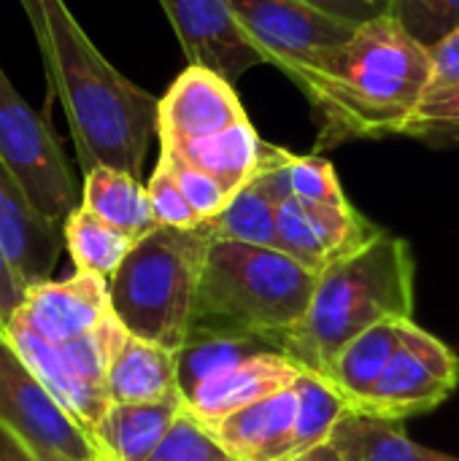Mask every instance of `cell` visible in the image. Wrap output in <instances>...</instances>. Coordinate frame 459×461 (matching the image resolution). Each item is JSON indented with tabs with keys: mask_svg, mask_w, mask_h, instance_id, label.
I'll use <instances>...</instances> for the list:
<instances>
[{
	"mask_svg": "<svg viewBox=\"0 0 459 461\" xmlns=\"http://www.w3.org/2000/svg\"><path fill=\"white\" fill-rule=\"evenodd\" d=\"M81 205L122 230L133 240H141L157 230V219L149 203V192L141 178L116 167H92L81 181Z\"/></svg>",
	"mask_w": 459,
	"mask_h": 461,
	"instance_id": "obj_21",
	"label": "cell"
},
{
	"mask_svg": "<svg viewBox=\"0 0 459 461\" xmlns=\"http://www.w3.org/2000/svg\"><path fill=\"white\" fill-rule=\"evenodd\" d=\"M387 319H414V254L403 238L381 230L319 273L303 321L276 340V351L327 375L349 340Z\"/></svg>",
	"mask_w": 459,
	"mask_h": 461,
	"instance_id": "obj_3",
	"label": "cell"
},
{
	"mask_svg": "<svg viewBox=\"0 0 459 461\" xmlns=\"http://www.w3.org/2000/svg\"><path fill=\"white\" fill-rule=\"evenodd\" d=\"M189 65L208 68L235 84L246 70L265 65L241 30L227 0H160Z\"/></svg>",
	"mask_w": 459,
	"mask_h": 461,
	"instance_id": "obj_9",
	"label": "cell"
},
{
	"mask_svg": "<svg viewBox=\"0 0 459 461\" xmlns=\"http://www.w3.org/2000/svg\"><path fill=\"white\" fill-rule=\"evenodd\" d=\"M0 424L38 461H106L92 432L81 427L32 375L0 327Z\"/></svg>",
	"mask_w": 459,
	"mask_h": 461,
	"instance_id": "obj_7",
	"label": "cell"
},
{
	"mask_svg": "<svg viewBox=\"0 0 459 461\" xmlns=\"http://www.w3.org/2000/svg\"><path fill=\"white\" fill-rule=\"evenodd\" d=\"M160 146L176 151L197 170L214 176L230 194L243 189L257 176L265 154V140L257 135L249 119L208 138H197L187 143H160Z\"/></svg>",
	"mask_w": 459,
	"mask_h": 461,
	"instance_id": "obj_20",
	"label": "cell"
},
{
	"mask_svg": "<svg viewBox=\"0 0 459 461\" xmlns=\"http://www.w3.org/2000/svg\"><path fill=\"white\" fill-rule=\"evenodd\" d=\"M403 346L411 354H417L441 381H446L449 386L457 389L459 359L457 354L444 340H438L436 335H430L427 330H422L414 319H406L403 321Z\"/></svg>",
	"mask_w": 459,
	"mask_h": 461,
	"instance_id": "obj_34",
	"label": "cell"
},
{
	"mask_svg": "<svg viewBox=\"0 0 459 461\" xmlns=\"http://www.w3.org/2000/svg\"><path fill=\"white\" fill-rule=\"evenodd\" d=\"M430 57H433V81L427 95L459 84V27H454L438 46L430 49Z\"/></svg>",
	"mask_w": 459,
	"mask_h": 461,
	"instance_id": "obj_35",
	"label": "cell"
},
{
	"mask_svg": "<svg viewBox=\"0 0 459 461\" xmlns=\"http://www.w3.org/2000/svg\"><path fill=\"white\" fill-rule=\"evenodd\" d=\"M319 273L281 249L211 240L192 327L276 340L292 332L317 292Z\"/></svg>",
	"mask_w": 459,
	"mask_h": 461,
	"instance_id": "obj_4",
	"label": "cell"
},
{
	"mask_svg": "<svg viewBox=\"0 0 459 461\" xmlns=\"http://www.w3.org/2000/svg\"><path fill=\"white\" fill-rule=\"evenodd\" d=\"M298 394V421L292 435V459L327 443L338 421L349 413V402L344 394L314 370H303L295 381Z\"/></svg>",
	"mask_w": 459,
	"mask_h": 461,
	"instance_id": "obj_27",
	"label": "cell"
},
{
	"mask_svg": "<svg viewBox=\"0 0 459 461\" xmlns=\"http://www.w3.org/2000/svg\"><path fill=\"white\" fill-rule=\"evenodd\" d=\"M0 461H38L35 454L11 432L0 424Z\"/></svg>",
	"mask_w": 459,
	"mask_h": 461,
	"instance_id": "obj_38",
	"label": "cell"
},
{
	"mask_svg": "<svg viewBox=\"0 0 459 461\" xmlns=\"http://www.w3.org/2000/svg\"><path fill=\"white\" fill-rule=\"evenodd\" d=\"M81 173L116 167L141 178L160 130V100L124 78L89 41L65 0H22Z\"/></svg>",
	"mask_w": 459,
	"mask_h": 461,
	"instance_id": "obj_1",
	"label": "cell"
},
{
	"mask_svg": "<svg viewBox=\"0 0 459 461\" xmlns=\"http://www.w3.org/2000/svg\"><path fill=\"white\" fill-rule=\"evenodd\" d=\"M403 135L422 140H459V84L425 95L406 122Z\"/></svg>",
	"mask_w": 459,
	"mask_h": 461,
	"instance_id": "obj_31",
	"label": "cell"
},
{
	"mask_svg": "<svg viewBox=\"0 0 459 461\" xmlns=\"http://www.w3.org/2000/svg\"><path fill=\"white\" fill-rule=\"evenodd\" d=\"M271 348L273 346L262 338L227 332V330H211V327H192L187 343L176 351L181 397L187 400L208 378Z\"/></svg>",
	"mask_w": 459,
	"mask_h": 461,
	"instance_id": "obj_24",
	"label": "cell"
},
{
	"mask_svg": "<svg viewBox=\"0 0 459 461\" xmlns=\"http://www.w3.org/2000/svg\"><path fill=\"white\" fill-rule=\"evenodd\" d=\"M298 421L295 389L260 400L208 427L222 448L238 461H289Z\"/></svg>",
	"mask_w": 459,
	"mask_h": 461,
	"instance_id": "obj_16",
	"label": "cell"
},
{
	"mask_svg": "<svg viewBox=\"0 0 459 461\" xmlns=\"http://www.w3.org/2000/svg\"><path fill=\"white\" fill-rule=\"evenodd\" d=\"M160 159L173 170V176H176V181H179L184 197L189 200V205L195 208V213H197L203 221L219 216V213L227 208V203L233 200V194H230L214 176L197 170L195 165H189L187 159H181L176 151L160 149Z\"/></svg>",
	"mask_w": 459,
	"mask_h": 461,
	"instance_id": "obj_32",
	"label": "cell"
},
{
	"mask_svg": "<svg viewBox=\"0 0 459 461\" xmlns=\"http://www.w3.org/2000/svg\"><path fill=\"white\" fill-rule=\"evenodd\" d=\"M387 14L427 49L459 27V0H390Z\"/></svg>",
	"mask_w": 459,
	"mask_h": 461,
	"instance_id": "obj_28",
	"label": "cell"
},
{
	"mask_svg": "<svg viewBox=\"0 0 459 461\" xmlns=\"http://www.w3.org/2000/svg\"><path fill=\"white\" fill-rule=\"evenodd\" d=\"M241 30L265 65L279 68L292 81L322 51L346 43L357 24L330 16L298 0H227Z\"/></svg>",
	"mask_w": 459,
	"mask_h": 461,
	"instance_id": "obj_8",
	"label": "cell"
},
{
	"mask_svg": "<svg viewBox=\"0 0 459 461\" xmlns=\"http://www.w3.org/2000/svg\"><path fill=\"white\" fill-rule=\"evenodd\" d=\"M146 192H149V203L154 211V219L160 227H176V230H195L203 224V219L195 213V208L189 205V200L184 197L173 170L160 159L154 173L146 181Z\"/></svg>",
	"mask_w": 459,
	"mask_h": 461,
	"instance_id": "obj_33",
	"label": "cell"
},
{
	"mask_svg": "<svg viewBox=\"0 0 459 461\" xmlns=\"http://www.w3.org/2000/svg\"><path fill=\"white\" fill-rule=\"evenodd\" d=\"M276 227L281 251L314 273H322L327 265L363 249L381 232L352 203L319 205L295 197L276 205Z\"/></svg>",
	"mask_w": 459,
	"mask_h": 461,
	"instance_id": "obj_10",
	"label": "cell"
},
{
	"mask_svg": "<svg viewBox=\"0 0 459 461\" xmlns=\"http://www.w3.org/2000/svg\"><path fill=\"white\" fill-rule=\"evenodd\" d=\"M24 297H27V286L22 284V278L16 276L0 246V327L3 330H8V324L16 319V313L24 305Z\"/></svg>",
	"mask_w": 459,
	"mask_h": 461,
	"instance_id": "obj_36",
	"label": "cell"
},
{
	"mask_svg": "<svg viewBox=\"0 0 459 461\" xmlns=\"http://www.w3.org/2000/svg\"><path fill=\"white\" fill-rule=\"evenodd\" d=\"M289 186H292V197L300 203H319V205L349 203L335 176V167L319 154L289 157Z\"/></svg>",
	"mask_w": 459,
	"mask_h": 461,
	"instance_id": "obj_30",
	"label": "cell"
},
{
	"mask_svg": "<svg viewBox=\"0 0 459 461\" xmlns=\"http://www.w3.org/2000/svg\"><path fill=\"white\" fill-rule=\"evenodd\" d=\"M454 386L441 381L417 354H411L403 343L395 351L392 362L376 381V386L352 408L357 413L387 419V421H406L411 416L436 411L449 400Z\"/></svg>",
	"mask_w": 459,
	"mask_h": 461,
	"instance_id": "obj_17",
	"label": "cell"
},
{
	"mask_svg": "<svg viewBox=\"0 0 459 461\" xmlns=\"http://www.w3.org/2000/svg\"><path fill=\"white\" fill-rule=\"evenodd\" d=\"M246 111L227 78L189 65L160 97V143H187L246 122Z\"/></svg>",
	"mask_w": 459,
	"mask_h": 461,
	"instance_id": "obj_12",
	"label": "cell"
},
{
	"mask_svg": "<svg viewBox=\"0 0 459 461\" xmlns=\"http://www.w3.org/2000/svg\"><path fill=\"white\" fill-rule=\"evenodd\" d=\"M106 389L111 402H157L181 394L176 354L124 332L111 354Z\"/></svg>",
	"mask_w": 459,
	"mask_h": 461,
	"instance_id": "obj_19",
	"label": "cell"
},
{
	"mask_svg": "<svg viewBox=\"0 0 459 461\" xmlns=\"http://www.w3.org/2000/svg\"><path fill=\"white\" fill-rule=\"evenodd\" d=\"M289 461H344V456L327 440V443H322V446H317V448H311V451H306V454H300V456H295V459Z\"/></svg>",
	"mask_w": 459,
	"mask_h": 461,
	"instance_id": "obj_39",
	"label": "cell"
},
{
	"mask_svg": "<svg viewBox=\"0 0 459 461\" xmlns=\"http://www.w3.org/2000/svg\"><path fill=\"white\" fill-rule=\"evenodd\" d=\"M16 319L49 343H68L97 332L114 319L108 281L73 270L27 289Z\"/></svg>",
	"mask_w": 459,
	"mask_h": 461,
	"instance_id": "obj_11",
	"label": "cell"
},
{
	"mask_svg": "<svg viewBox=\"0 0 459 461\" xmlns=\"http://www.w3.org/2000/svg\"><path fill=\"white\" fill-rule=\"evenodd\" d=\"M203 230L208 232L211 240L281 249L276 227V203L262 192V186L254 178L233 194V200L219 216L203 221Z\"/></svg>",
	"mask_w": 459,
	"mask_h": 461,
	"instance_id": "obj_26",
	"label": "cell"
},
{
	"mask_svg": "<svg viewBox=\"0 0 459 461\" xmlns=\"http://www.w3.org/2000/svg\"><path fill=\"white\" fill-rule=\"evenodd\" d=\"M0 167L54 224L81 205V189L51 124L16 92L0 68Z\"/></svg>",
	"mask_w": 459,
	"mask_h": 461,
	"instance_id": "obj_6",
	"label": "cell"
},
{
	"mask_svg": "<svg viewBox=\"0 0 459 461\" xmlns=\"http://www.w3.org/2000/svg\"><path fill=\"white\" fill-rule=\"evenodd\" d=\"M65 235V251L70 254V262L81 273L100 276L106 281L114 278V273L122 267L127 254L138 240L124 235L122 230L111 227L84 205H78L62 224Z\"/></svg>",
	"mask_w": 459,
	"mask_h": 461,
	"instance_id": "obj_25",
	"label": "cell"
},
{
	"mask_svg": "<svg viewBox=\"0 0 459 461\" xmlns=\"http://www.w3.org/2000/svg\"><path fill=\"white\" fill-rule=\"evenodd\" d=\"M146 461H238L230 456L222 443L216 440V435L197 419L189 413V408H184L176 419V424L170 427V432L165 435V440L160 443V448Z\"/></svg>",
	"mask_w": 459,
	"mask_h": 461,
	"instance_id": "obj_29",
	"label": "cell"
},
{
	"mask_svg": "<svg viewBox=\"0 0 459 461\" xmlns=\"http://www.w3.org/2000/svg\"><path fill=\"white\" fill-rule=\"evenodd\" d=\"M211 238L200 227H157L143 235L108 281L122 327L168 351H179L195 324L197 289Z\"/></svg>",
	"mask_w": 459,
	"mask_h": 461,
	"instance_id": "obj_5",
	"label": "cell"
},
{
	"mask_svg": "<svg viewBox=\"0 0 459 461\" xmlns=\"http://www.w3.org/2000/svg\"><path fill=\"white\" fill-rule=\"evenodd\" d=\"M430 81V49L390 14L360 24L346 43L322 51L295 78L319 116L314 154L346 140L403 135Z\"/></svg>",
	"mask_w": 459,
	"mask_h": 461,
	"instance_id": "obj_2",
	"label": "cell"
},
{
	"mask_svg": "<svg viewBox=\"0 0 459 461\" xmlns=\"http://www.w3.org/2000/svg\"><path fill=\"white\" fill-rule=\"evenodd\" d=\"M184 408L187 402L181 394L157 402H114L92 438L106 461H146L160 448Z\"/></svg>",
	"mask_w": 459,
	"mask_h": 461,
	"instance_id": "obj_18",
	"label": "cell"
},
{
	"mask_svg": "<svg viewBox=\"0 0 459 461\" xmlns=\"http://www.w3.org/2000/svg\"><path fill=\"white\" fill-rule=\"evenodd\" d=\"M344 461H459V456L433 451L411 440L403 421L373 419L349 411L330 435Z\"/></svg>",
	"mask_w": 459,
	"mask_h": 461,
	"instance_id": "obj_22",
	"label": "cell"
},
{
	"mask_svg": "<svg viewBox=\"0 0 459 461\" xmlns=\"http://www.w3.org/2000/svg\"><path fill=\"white\" fill-rule=\"evenodd\" d=\"M373 3H379V5H381V8L387 11V3H390V0H373Z\"/></svg>",
	"mask_w": 459,
	"mask_h": 461,
	"instance_id": "obj_40",
	"label": "cell"
},
{
	"mask_svg": "<svg viewBox=\"0 0 459 461\" xmlns=\"http://www.w3.org/2000/svg\"><path fill=\"white\" fill-rule=\"evenodd\" d=\"M5 335L11 338L14 348L19 351V357L24 359V365L32 370V375L46 386V392L89 432H95V427L100 424V419L106 416V411L114 405L108 392L103 386H95L89 381H84L62 357L57 343L43 340L41 335H35L32 330H27L19 319H14L5 330Z\"/></svg>",
	"mask_w": 459,
	"mask_h": 461,
	"instance_id": "obj_15",
	"label": "cell"
},
{
	"mask_svg": "<svg viewBox=\"0 0 459 461\" xmlns=\"http://www.w3.org/2000/svg\"><path fill=\"white\" fill-rule=\"evenodd\" d=\"M298 3H306L311 8H319V11H325L330 16H338V19H346V22H352L357 27L387 14L373 0H298Z\"/></svg>",
	"mask_w": 459,
	"mask_h": 461,
	"instance_id": "obj_37",
	"label": "cell"
},
{
	"mask_svg": "<svg viewBox=\"0 0 459 461\" xmlns=\"http://www.w3.org/2000/svg\"><path fill=\"white\" fill-rule=\"evenodd\" d=\"M0 246L22 284L51 281L65 251L62 227L46 219L0 167Z\"/></svg>",
	"mask_w": 459,
	"mask_h": 461,
	"instance_id": "obj_14",
	"label": "cell"
},
{
	"mask_svg": "<svg viewBox=\"0 0 459 461\" xmlns=\"http://www.w3.org/2000/svg\"><path fill=\"white\" fill-rule=\"evenodd\" d=\"M306 367L289 359L287 354L271 348L243 359L241 365L208 378L200 384L184 402L192 416H197L206 427L219 424L222 419L268 400L279 392L295 386Z\"/></svg>",
	"mask_w": 459,
	"mask_h": 461,
	"instance_id": "obj_13",
	"label": "cell"
},
{
	"mask_svg": "<svg viewBox=\"0 0 459 461\" xmlns=\"http://www.w3.org/2000/svg\"><path fill=\"white\" fill-rule=\"evenodd\" d=\"M403 321L406 319H387L354 340H349L327 370V381L344 394L349 411L376 386L387 365L392 362L395 351L403 343Z\"/></svg>",
	"mask_w": 459,
	"mask_h": 461,
	"instance_id": "obj_23",
	"label": "cell"
}]
</instances>
